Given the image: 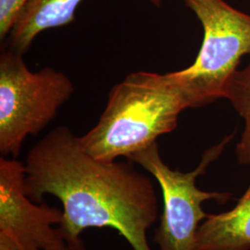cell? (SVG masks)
Masks as SVG:
<instances>
[{"label":"cell","instance_id":"cell-6","mask_svg":"<svg viewBox=\"0 0 250 250\" xmlns=\"http://www.w3.org/2000/svg\"><path fill=\"white\" fill-rule=\"evenodd\" d=\"M63 210L36 203L27 196L25 166L16 159H0V232L11 235L24 250H43L62 241Z\"/></svg>","mask_w":250,"mask_h":250},{"label":"cell","instance_id":"cell-9","mask_svg":"<svg viewBox=\"0 0 250 250\" xmlns=\"http://www.w3.org/2000/svg\"><path fill=\"white\" fill-rule=\"evenodd\" d=\"M224 99L232 103L245 122L241 139L236 146L237 161L242 165L250 164V63L232 75L224 93Z\"/></svg>","mask_w":250,"mask_h":250},{"label":"cell","instance_id":"cell-5","mask_svg":"<svg viewBox=\"0 0 250 250\" xmlns=\"http://www.w3.org/2000/svg\"><path fill=\"white\" fill-rule=\"evenodd\" d=\"M232 136L224 137L207 149L197 168L188 172L170 168L161 159L157 142L127 159L151 174L161 187L163 208L154 234L159 250H195L198 228L208 216L202 204L211 200L224 204L231 199L232 194L228 192L199 189L197 180L221 156Z\"/></svg>","mask_w":250,"mask_h":250},{"label":"cell","instance_id":"cell-4","mask_svg":"<svg viewBox=\"0 0 250 250\" xmlns=\"http://www.w3.org/2000/svg\"><path fill=\"white\" fill-rule=\"evenodd\" d=\"M200 21L204 37L194 63L175 72L194 107L224 99L242 58L250 54V15L224 0H184Z\"/></svg>","mask_w":250,"mask_h":250},{"label":"cell","instance_id":"cell-8","mask_svg":"<svg viewBox=\"0 0 250 250\" xmlns=\"http://www.w3.org/2000/svg\"><path fill=\"white\" fill-rule=\"evenodd\" d=\"M194 250H250V185L233 208L208 214Z\"/></svg>","mask_w":250,"mask_h":250},{"label":"cell","instance_id":"cell-11","mask_svg":"<svg viewBox=\"0 0 250 250\" xmlns=\"http://www.w3.org/2000/svg\"><path fill=\"white\" fill-rule=\"evenodd\" d=\"M0 250H24L11 235L0 232Z\"/></svg>","mask_w":250,"mask_h":250},{"label":"cell","instance_id":"cell-10","mask_svg":"<svg viewBox=\"0 0 250 250\" xmlns=\"http://www.w3.org/2000/svg\"><path fill=\"white\" fill-rule=\"evenodd\" d=\"M28 0H0V39L3 41Z\"/></svg>","mask_w":250,"mask_h":250},{"label":"cell","instance_id":"cell-2","mask_svg":"<svg viewBox=\"0 0 250 250\" xmlns=\"http://www.w3.org/2000/svg\"><path fill=\"white\" fill-rule=\"evenodd\" d=\"M189 107L193 99L175 72H133L110 90L99 122L79 137L81 146L100 161L127 160L175 130Z\"/></svg>","mask_w":250,"mask_h":250},{"label":"cell","instance_id":"cell-1","mask_svg":"<svg viewBox=\"0 0 250 250\" xmlns=\"http://www.w3.org/2000/svg\"><path fill=\"white\" fill-rule=\"evenodd\" d=\"M134 164L95 159L71 129L60 126L27 155V196L36 203H43L46 195L62 202L59 229L74 250H85L81 238L84 230L111 228L133 250H151L147 231L158 218V197L150 177Z\"/></svg>","mask_w":250,"mask_h":250},{"label":"cell","instance_id":"cell-3","mask_svg":"<svg viewBox=\"0 0 250 250\" xmlns=\"http://www.w3.org/2000/svg\"><path fill=\"white\" fill-rule=\"evenodd\" d=\"M74 85L50 67L32 72L22 55L5 47L0 55V153L16 159L29 135L40 133L72 98Z\"/></svg>","mask_w":250,"mask_h":250},{"label":"cell","instance_id":"cell-7","mask_svg":"<svg viewBox=\"0 0 250 250\" xmlns=\"http://www.w3.org/2000/svg\"><path fill=\"white\" fill-rule=\"evenodd\" d=\"M160 7L161 0H149ZM82 0H28L6 38L8 48L23 55L36 36L52 28L65 26L74 20Z\"/></svg>","mask_w":250,"mask_h":250},{"label":"cell","instance_id":"cell-12","mask_svg":"<svg viewBox=\"0 0 250 250\" xmlns=\"http://www.w3.org/2000/svg\"><path fill=\"white\" fill-rule=\"evenodd\" d=\"M43 250H76L72 248L70 245H68L64 240L58 242L56 244L52 245L51 247H48Z\"/></svg>","mask_w":250,"mask_h":250}]
</instances>
